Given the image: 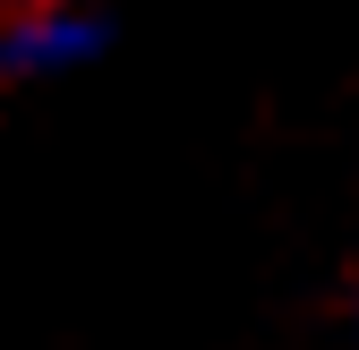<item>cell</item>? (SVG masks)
Here are the masks:
<instances>
[{
  "mask_svg": "<svg viewBox=\"0 0 359 350\" xmlns=\"http://www.w3.org/2000/svg\"><path fill=\"white\" fill-rule=\"evenodd\" d=\"M103 9H86V0H18V9H0V77L9 85H52V77H77L103 60Z\"/></svg>",
  "mask_w": 359,
  "mask_h": 350,
  "instance_id": "1",
  "label": "cell"
},
{
  "mask_svg": "<svg viewBox=\"0 0 359 350\" xmlns=\"http://www.w3.org/2000/svg\"><path fill=\"white\" fill-rule=\"evenodd\" d=\"M351 308H359V299H351Z\"/></svg>",
  "mask_w": 359,
  "mask_h": 350,
  "instance_id": "2",
  "label": "cell"
}]
</instances>
